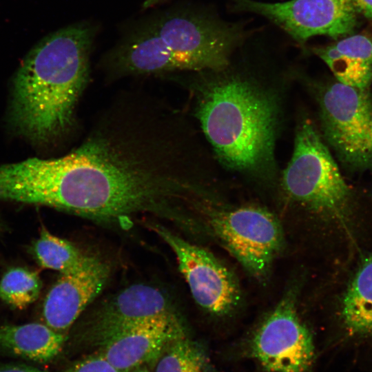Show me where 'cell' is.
I'll list each match as a JSON object with an SVG mask.
<instances>
[{
  "label": "cell",
  "instance_id": "d6986e66",
  "mask_svg": "<svg viewBox=\"0 0 372 372\" xmlns=\"http://www.w3.org/2000/svg\"><path fill=\"white\" fill-rule=\"evenodd\" d=\"M41 286L37 272L23 267L12 268L0 280V300L23 309L37 300Z\"/></svg>",
  "mask_w": 372,
  "mask_h": 372
},
{
  "label": "cell",
  "instance_id": "7a4b0ae2",
  "mask_svg": "<svg viewBox=\"0 0 372 372\" xmlns=\"http://www.w3.org/2000/svg\"><path fill=\"white\" fill-rule=\"evenodd\" d=\"M94 35L88 23H74L46 36L22 61L14 79L11 121L30 141L48 142L71 127Z\"/></svg>",
  "mask_w": 372,
  "mask_h": 372
},
{
  "label": "cell",
  "instance_id": "5bb4252c",
  "mask_svg": "<svg viewBox=\"0 0 372 372\" xmlns=\"http://www.w3.org/2000/svg\"><path fill=\"white\" fill-rule=\"evenodd\" d=\"M333 74L336 81L351 87L369 89L372 83V37H346L333 43L313 49Z\"/></svg>",
  "mask_w": 372,
  "mask_h": 372
},
{
  "label": "cell",
  "instance_id": "cb8c5ba5",
  "mask_svg": "<svg viewBox=\"0 0 372 372\" xmlns=\"http://www.w3.org/2000/svg\"><path fill=\"white\" fill-rule=\"evenodd\" d=\"M132 372H150V371L148 370L147 366H143V367L138 368L132 371Z\"/></svg>",
  "mask_w": 372,
  "mask_h": 372
},
{
  "label": "cell",
  "instance_id": "7c38bea8",
  "mask_svg": "<svg viewBox=\"0 0 372 372\" xmlns=\"http://www.w3.org/2000/svg\"><path fill=\"white\" fill-rule=\"evenodd\" d=\"M173 312L159 289L145 284L131 285L103 303L85 326L83 337L97 347L118 333L149 319Z\"/></svg>",
  "mask_w": 372,
  "mask_h": 372
},
{
  "label": "cell",
  "instance_id": "3957f363",
  "mask_svg": "<svg viewBox=\"0 0 372 372\" xmlns=\"http://www.w3.org/2000/svg\"><path fill=\"white\" fill-rule=\"evenodd\" d=\"M198 85L196 116L217 156L227 167L249 173L273 165L278 108L272 96L253 81L225 73Z\"/></svg>",
  "mask_w": 372,
  "mask_h": 372
},
{
  "label": "cell",
  "instance_id": "277c9868",
  "mask_svg": "<svg viewBox=\"0 0 372 372\" xmlns=\"http://www.w3.org/2000/svg\"><path fill=\"white\" fill-rule=\"evenodd\" d=\"M324 143L309 118L300 122L282 188L292 203L344 226L353 213L355 196Z\"/></svg>",
  "mask_w": 372,
  "mask_h": 372
},
{
  "label": "cell",
  "instance_id": "52a82bcc",
  "mask_svg": "<svg viewBox=\"0 0 372 372\" xmlns=\"http://www.w3.org/2000/svg\"><path fill=\"white\" fill-rule=\"evenodd\" d=\"M369 89L338 81L320 94V121L324 140L348 169L372 172V99Z\"/></svg>",
  "mask_w": 372,
  "mask_h": 372
},
{
  "label": "cell",
  "instance_id": "e0dca14e",
  "mask_svg": "<svg viewBox=\"0 0 372 372\" xmlns=\"http://www.w3.org/2000/svg\"><path fill=\"white\" fill-rule=\"evenodd\" d=\"M154 365V372H217L205 349L188 333L172 342Z\"/></svg>",
  "mask_w": 372,
  "mask_h": 372
},
{
  "label": "cell",
  "instance_id": "8992f818",
  "mask_svg": "<svg viewBox=\"0 0 372 372\" xmlns=\"http://www.w3.org/2000/svg\"><path fill=\"white\" fill-rule=\"evenodd\" d=\"M200 205L209 231L220 245L254 278H266L284 245L276 216L257 205Z\"/></svg>",
  "mask_w": 372,
  "mask_h": 372
},
{
  "label": "cell",
  "instance_id": "30bf717a",
  "mask_svg": "<svg viewBox=\"0 0 372 372\" xmlns=\"http://www.w3.org/2000/svg\"><path fill=\"white\" fill-rule=\"evenodd\" d=\"M154 230L173 251L192 297L201 308L220 317L237 309L242 293L230 269L205 249L167 229L155 225Z\"/></svg>",
  "mask_w": 372,
  "mask_h": 372
},
{
  "label": "cell",
  "instance_id": "603a6c76",
  "mask_svg": "<svg viewBox=\"0 0 372 372\" xmlns=\"http://www.w3.org/2000/svg\"><path fill=\"white\" fill-rule=\"evenodd\" d=\"M165 1L167 0H145L142 4V8L143 9H147Z\"/></svg>",
  "mask_w": 372,
  "mask_h": 372
},
{
  "label": "cell",
  "instance_id": "2e32d148",
  "mask_svg": "<svg viewBox=\"0 0 372 372\" xmlns=\"http://www.w3.org/2000/svg\"><path fill=\"white\" fill-rule=\"evenodd\" d=\"M340 316L353 336H372V251L360 262L342 296Z\"/></svg>",
  "mask_w": 372,
  "mask_h": 372
},
{
  "label": "cell",
  "instance_id": "4fadbf2b",
  "mask_svg": "<svg viewBox=\"0 0 372 372\" xmlns=\"http://www.w3.org/2000/svg\"><path fill=\"white\" fill-rule=\"evenodd\" d=\"M109 273L105 263L89 256L79 268L61 273L43 302L44 324L66 335L81 313L101 293Z\"/></svg>",
  "mask_w": 372,
  "mask_h": 372
},
{
  "label": "cell",
  "instance_id": "ffe728a7",
  "mask_svg": "<svg viewBox=\"0 0 372 372\" xmlns=\"http://www.w3.org/2000/svg\"><path fill=\"white\" fill-rule=\"evenodd\" d=\"M64 372H118L100 353L87 355L70 365Z\"/></svg>",
  "mask_w": 372,
  "mask_h": 372
},
{
  "label": "cell",
  "instance_id": "7402d4cb",
  "mask_svg": "<svg viewBox=\"0 0 372 372\" xmlns=\"http://www.w3.org/2000/svg\"><path fill=\"white\" fill-rule=\"evenodd\" d=\"M358 11L372 21V0H352Z\"/></svg>",
  "mask_w": 372,
  "mask_h": 372
},
{
  "label": "cell",
  "instance_id": "9a60e30c",
  "mask_svg": "<svg viewBox=\"0 0 372 372\" xmlns=\"http://www.w3.org/2000/svg\"><path fill=\"white\" fill-rule=\"evenodd\" d=\"M66 335L44 323L0 326V350L37 362H48L61 352Z\"/></svg>",
  "mask_w": 372,
  "mask_h": 372
},
{
  "label": "cell",
  "instance_id": "ba28073f",
  "mask_svg": "<svg viewBox=\"0 0 372 372\" xmlns=\"http://www.w3.org/2000/svg\"><path fill=\"white\" fill-rule=\"evenodd\" d=\"M247 353L268 372H312L313 337L298 313L293 291L286 293L256 328Z\"/></svg>",
  "mask_w": 372,
  "mask_h": 372
},
{
  "label": "cell",
  "instance_id": "5b68a950",
  "mask_svg": "<svg viewBox=\"0 0 372 372\" xmlns=\"http://www.w3.org/2000/svg\"><path fill=\"white\" fill-rule=\"evenodd\" d=\"M145 23L169 50L176 71L227 68L246 36L238 24L192 6L166 10Z\"/></svg>",
  "mask_w": 372,
  "mask_h": 372
},
{
  "label": "cell",
  "instance_id": "8fae6325",
  "mask_svg": "<svg viewBox=\"0 0 372 372\" xmlns=\"http://www.w3.org/2000/svg\"><path fill=\"white\" fill-rule=\"evenodd\" d=\"M188 333L173 312L136 324L97 347L100 353L118 372H132L155 364L165 349Z\"/></svg>",
  "mask_w": 372,
  "mask_h": 372
},
{
  "label": "cell",
  "instance_id": "ac0fdd59",
  "mask_svg": "<svg viewBox=\"0 0 372 372\" xmlns=\"http://www.w3.org/2000/svg\"><path fill=\"white\" fill-rule=\"evenodd\" d=\"M32 253L40 267L61 273L79 268L90 256L70 242L53 235L44 227L32 245Z\"/></svg>",
  "mask_w": 372,
  "mask_h": 372
},
{
  "label": "cell",
  "instance_id": "6da1fadb",
  "mask_svg": "<svg viewBox=\"0 0 372 372\" xmlns=\"http://www.w3.org/2000/svg\"><path fill=\"white\" fill-rule=\"evenodd\" d=\"M181 143L172 114H110L66 156L23 161L19 194L96 220L163 211L193 187Z\"/></svg>",
  "mask_w": 372,
  "mask_h": 372
},
{
  "label": "cell",
  "instance_id": "44dd1931",
  "mask_svg": "<svg viewBox=\"0 0 372 372\" xmlns=\"http://www.w3.org/2000/svg\"><path fill=\"white\" fill-rule=\"evenodd\" d=\"M0 372H49L37 367L18 363H0Z\"/></svg>",
  "mask_w": 372,
  "mask_h": 372
},
{
  "label": "cell",
  "instance_id": "d4e9b609",
  "mask_svg": "<svg viewBox=\"0 0 372 372\" xmlns=\"http://www.w3.org/2000/svg\"><path fill=\"white\" fill-rule=\"evenodd\" d=\"M0 227H1V225H0Z\"/></svg>",
  "mask_w": 372,
  "mask_h": 372
},
{
  "label": "cell",
  "instance_id": "9c48e42d",
  "mask_svg": "<svg viewBox=\"0 0 372 372\" xmlns=\"http://www.w3.org/2000/svg\"><path fill=\"white\" fill-rule=\"evenodd\" d=\"M230 1L238 10L265 17L300 44L317 35L334 39L346 37L353 32L358 21L352 0Z\"/></svg>",
  "mask_w": 372,
  "mask_h": 372
}]
</instances>
